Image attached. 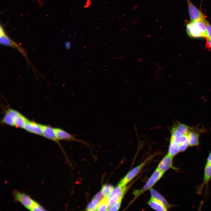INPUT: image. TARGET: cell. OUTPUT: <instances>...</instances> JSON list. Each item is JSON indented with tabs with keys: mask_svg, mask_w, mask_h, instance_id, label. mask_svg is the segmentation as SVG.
<instances>
[{
	"mask_svg": "<svg viewBox=\"0 0 211 211\" xmlns=\"http://www.w3.org/2000/svg\"><path fill=\"white\" fill-rule=\"evenodd\" d=\"M20 113L15 110L12 109H8L2 119V122L5 124L14 126V119Z\"/></svg>",
	"mask_w": 211,
	"mask_h": 211,
	"instance_id": "12",
	"label": "cell"
},
{
	"mask_svg": "<svg viewBox=\"0 0 211 211\" xmlns=\"http://www.w3.org/2000/svg\"><path fill=\"white\" fill-rule=\"evenodd\" d=\"M206 39V47L209 49H211V40L208 38Z\"/></svg>",
	"mask_w": 211,
	"mask_h": 211,
	"instance_id": "26",
	"label": "cell"
},
{
	"mask_svg": "<svg viewBox=\"0 0 211 211\" xmlns=\"http://www.w3.org/2000/svg\"><path fill=\"white\" fill-rule=\"evenodd\" d=\"M148 158L141 164L134 168L129 171L124 178L120 181L118 185L124 186L134 178L139 172L143 167L149 160Z\"/></svg>",
	"mask_w": 211,
	"mask_h": 211,
	"instance_id": "6",
	"label": "cell"
},
{
	"mask_svg": "<svg viewBox=\"0 0 211 211\" xmlns=\"http://www.w3.org/2000/svg\"><path fill=\"white\" fill-rule=\"evenodd\" d=\"M54 128L56 136L59 140H64L69 141H76L83 143H85V142L77 139L75 137L74 135L67 132L62 129L59 128Z\"/></svg>",
	"mask_w": 211,
	"mask_h": 211,
	"instance_id": "9",
	"label": "cell"
},
{
	"mask_svg": "<svg viewBox=\"0 0 211 211\" xmlns=\"http://www.w3.org/2000/svg\"><path fill=\"white\" fill-rule=\"evenodd\" d=\"M178 152V145L173 141L170 140L168 154L174 157Z\"/></svg>",
	"mask_w": 211,
	"mask_h": 211,
	"instance_id": "19",
	"label": "cell"
},
{
	"mask_svg": "<svg viewBox=\"0 0 211 211\" xmlns=\"http://www.w3.org/2000/svg\"><path fill=\"white\" fill-rule=\"evenodd\" d=\"M96 210H108V204L106 197H105L99 203L97 206Z\"/></svg>",
	"mask_w": 211,
	"mask_h": 211,
	"instance_id": "21",
	"label": "cell"
},
{
	"mask_svg": "<svg viewBox=\"0 0 211 211\" xmlns=\"http://www.w3.org/2000/svg\"><path fill=\"white\" fill-rule=\"evenodd\" d=\"M207 38L211 40V25L207 21L206 24Z\"/></svg>",
	"mask_w": 211,
	"mask_h": 211,
	"instance_id": "25",
	"label": "cell"
},
{
	"mask_svg": "<svg viewBox=\"0 0 211 211\" xmlns=\"http://www.w3.org/2000/svg\"><path fill=\"white\" fill-rule=\"evenodd\" d=\"M204 178L201 184L197 188V193L200 195L204 188L206 186V190L208 188V183L211 179V166L205 165L204 173Z\"/></svg>",
	"mask_w": 211,
	"mask_h": 211,
	"instance_id": "10",
	"label": "cell"
},
{
	"mask_svg": "<svg viewBox=\"0 0 211 211\" xmlns=\"http://www.w3.org/2000/svg\"><path fill=\"white\" fill-rule=\"evenodd\" d=\"M23 129L26 131L37 135H42V125L28 120Z\"/></svg>",
	"mask_w": 211,
	"mask_h": 211,
	"instance_id": "11",
	"label": "cell"
},
{
	"mask_svg": "<svg viewBox=\"0 0 211 211\" xmlns=\"http://www.w3.org/2000/svg\"><path fill=\"white\" fill-rule=\"evenodd\" d=\"M127 190V188L126 186H122L118 184L114 188L109 195L106 197L108 204V210L115 204L122 200Z\"/></svg>",
	"mask_w": 211,
	"mask_h": 211,
	"instance_id": "3",
	"label": "cell"
},
{
	"mask_svg": "<svg viewBox=\"0 0 211 211\" xmlns=\"http://www.w3.org/2000/svg\"><path fill=\"white\" fill-rule=\"evenodd\" d=\"M114 188L112 185L106 184L103 186L101 191L105 197H107L112 191Z\"/></svg>",
	"mask_w": 211,
	"mask_h": 211,
	"instance_id": "20",
	"label": "cell"
},
{
	"mask_svg": "<svg viewBox=\"0 0 211 211\" xmlns=\"http://www.w3.org/2000/svg\"><path fill=\"white\" fill-rule=\"evenodd\" d=\"M99 203L96 200L93 198L87 205L86 210L88 211H95L96 210L97 206Z\"/></svg>",
	"mask_w": 211,
	"mask_h": 211,
	"instance_id": "22",
	"label": "cell"
},
{
	"mask_svg": "<svg viewBox=\"0 0 211 211\" xmlns=\"http://www.w3.org/2000/svg\"><path fill=\"white\" fill-rule=\"evenodd\" d=\"M66 47L67 48H68L70 46V44L69 42H68L66 43L65 44Z\"/></svg>",
	"mask_w": 211,
	"mask_h": 211,
	"instance_id": "28",
	"label": "cell"
},
{
	"mask_svg": "<svg viewBox=\"0 0 211 211\" xmlns=\"http://www.w3.org/2000/svg\"><path fill=\"white\" fill-rule=\"evenodd\" d=\"M164 173L156 168L143 188L134 191V200L145 191L151 189L161 178Z\"/></svg>",
	"mask_w": 211,
	"mask_h": 211,
	"instance_id": "4",
	"label": "cell"
},
{
	"mask_svg": "<svg viewBox=\"0 0 211 211\" xmlns=\"http://www.w3.org/2000/svg\"><path fill=\"white\" fill-rule=\"evenodd\" d=\"M173 127L183 135H188L192 130L191 127L188 125L179 122L174 124Z\"/></svg>",
	"mask_w": 211,
	"mask_h": 211,
	"instance_id": "17",
	"label": "cell"
},
{
	"mask_svg": "<svg viewBox=\"0 0 211 211\" xmlns=\"http://www.w3.org/2000/svg\"><path fill=\"white\" fill-rule=\"evenodd\" d=\"M207 21H190L186 25L187 33L190 37L194 38H207L206 26Z\"/></svg>",
	"mask_w": 211,
	"mask_h": 211,
	"instance_id": "2",
	"label": "cell"
},
{
	"mask_svg": "<svg viewBox=\"0 0 211 211\" xmlns=\"http://www.w3.org/2000/svg\"><path fill=\"white\" fill-rule=\"evenodd\" d=\"M199 134L192 129L188 134L189 146H198L199 144Z\"/></svg>",
	"mask_w": 211,
	"mask_h": 211,
	"instance_id": "14",
	"label": "cell"
},
{
	"mask_svg": "<svg viewBox=\"0 0 211 211\" xmlns=\"http://www.w3.org/2000/svg\"><path fill=\"white\" fill-rule=\"evenodd\" d=\"M148 203L152 208L157 211H165L168 209L161 202L152 197Z\"/></svg>",
	"mask_w": 211,
	"mask_h": 211,
	"instance_id": "16",
	"label": "cell"
},
{
	"mask_svg": "<svg viewBox=\"0 0 211 211\" xmlns=\"http://www.w3.org/2000/svg\"><path fill=\"white\" fill-rule=\"evenodd\" d=\"M206 165L211 166V151L207 158Z\"/></svg>",
	"mask_w": 211,
	"mask_h": 211,
	"instance_id": "27",
	"label": "cell"
},
{
	"mask_svg": "<svg viewBox=\"0 0 211 211\" xmlns=\"http://www.w3.org/2000/svg\"><path fill=\"white\" fill-rule=\"evenodd\" d=\"M190 21H206L203 14L191 2L190 0H186Z\"/></svg>",
	"mask_w": 211,
	"mask_h": 211,
	"instance_id": "7",
	"label": "cell"
},
{
	"mask_svg": "<svg viewBox=\"0 0 211 211\" xmlns=\"http://www.w3.org/2000/svg\"><path fill=\"white\" fill-rule=\"evenodd\" d=\"M42 136L45 137L58 143L54 128L49 125H42Z\"/></svg>",
	"mask_w": 211,
	"mask_h": 211,
	"instance_id": "13",
	"label": "cell"
},
{
	"mask_svg": "<svg viewBox=\"0 0 211 211\" xmlns=\"http://www.w3.org/2000/svg\"><path fill=\"white\" fill-rule=\"evenodd\" d=\"M0 42L1 45L11 47L19 51L28 59L25 52L22 47L11 40L6 33L4 30L1 25L0 28Z\"/></svg>",
	"mask_w": 211,
	"mask_h": 211,
	"instance_id": "5",
	"label": "cell"
},
{
	"mask_svg": "<svg viewBox=\"0 0 211 211\" xmlns=\"http://www.w3.org/2000/svg\"><path fill=\"white\" fill-rule=\"evenodd\" d=\"M189 146V141L188 140L179 144L178 145L179 152L185 151Z\"/></svg>",
	"mask_w": 211,
	"mask_h": 211,
	"instance_id": "23",
	"label": "cell"
},
{
	"mask_svg": "<svg viewBox=\"0 0 211 211\" xmlns=\"http://www.w3.org/2000/svg\"><path fill=\"white\" fill-rule=\"evenodd\" d=\"M13 195L15 201L20 203L28 210L32 211H45V208L28 195L14 190Z\"/></svg>",
	"mask_w": 211,
	"mask_h": 211,
	"instance_id": "1",
	"label": "cell"
},
{
	"mask_svg": "<svg viewBox=\"0 0 211 211\" xmlns=\"http://www.w3.org/2000/svg\"><path fill=\"white\" fill-rule=\"evenodd\" d=\"M120 200L113 205L109 209V211H117L119 209L121 203Z\"/></svg>",
	"mask_w": 211,
	"mask_h": 211,
	"instance_id": "24",
	"label": "cell"
},
{
	"mask_svg": "<svg viewBox=\"0 0 211 211\" xmlns=\"http://www.w3.org/2000/svg\"><path fill=\"white\" fill-rule=\"evenodd\" d=\"M150 192L151 197L161 202L167 209L172 207L171 205L169 204L165 199L155 190L151 188L150 189Z\"/></svg>",
	"mask_w": 211,
	"mask_h": 211,
	"instance_id": "15",
	"label": "cell"
},
{
	"mask_svg": "<svg viewBox=\"0 0 211 211\" xmlns=\"http://www.w3.org/2000/svg\"><path fill=\"white\" fill-rule=\"evenodd\" d=\"M173 157L167 153L160 161L157 169L164 173L170 169L176 170H178V169L173 165Z\"/></svg>",
	"mask_w": 211,
	"mask_h": 211,
	"instance_id": "8",
	"label": "cell"
},
{
	"mask_svg": "<svg viewBox=\"0 0 211 211\" xmlns=\"http://www.w3.org/2000/svg\"><path fill=\"white\" fill-rule=\"evenodd\" d=\"M28 119L20 113L15 117L14 120V126L23 128Z\"/></svg>",
	"mask_w": 211,
	"mask_h": 211,
	"instance_id": "18",
	"label": "cell"
}]
</instances>
